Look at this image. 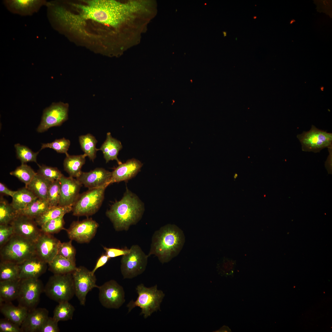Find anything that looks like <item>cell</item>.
<instances>
[{
  "instance_id": "44",
  "label": "cell",
  "mask_w": 332,
  "mask_h": 332,
  "mask_svg": "<svg viewBox=\"0 0 332 332\" xmlns=\"http://www.w3.org/2000/svg\"><path fill=\"white\" fill-rule=\"evenodd\" d=\"M58 322L53 317L48 316L44 322L39 332H59L60 329Z\"/></svg>"
},
{
  "instance_id": "7",
  "label": "cell",
  "mask_w": 332,
  "mask_h": 332,
  "mask_svg": "<svg viewBox=\"0 0 332 332\" xmlns=\"http://www.w3.org/2000/svg\"><path fill=\"white\" fill-rule=\"evenodd\" d=\"M108 186L89 189L80 195L72 206L73 215L89 216L95 214L101 207L104 197L105 190Z\"/></svg>"
},
{
  "instance_id": "14",
  "label": "cell",
  "mask_w": 332,
  "mask_h": 332,
  "mask_svg": "<svg viewBox=\"0 0 332 332\" xmlns=\"http://www.w3.org/2000/svg\"><path fill=\"white\" fill-rule=\"evenodd\" d=\"M10 224L14 234L34 243L42 232L34 219L18 213Z\"/></svg>"
},
{
  "instance_id": "1",
  "label": "cell",
  "mask_w": 332,
  "mask_h": 332,
  "mask_svg": "<svg viewBox=\"0 0 332 332\" xmlns=\"http://www.w3.org/2000/svg\"><path fill=\"white\" fill-rule=\"evenodd\" d=\"M145 210L143 202L137 196L127 189L122 198L107 211L106 215L118 231H127L141 219Z\"/></svg>"
},
{
  "instance_id": "30",
  "label": "cell",
  "mask_w": 332,
  "mask_h": 332,
  "mask_svg": "<svg viewBox=\"0 0 332 332\" xmlns=\"http://www.w3.org/2000/svg\"><path fill=\"white\" fill-rule=\"evenodd\" d=\"M49 207L47 200L38 198L17 212L35 219L44 213Z\"/></svg>"
},
{
  "instance_id": "43",
  "label": "cell",
  "mask_w": 332,
  "mask_h": 332,
  "mask_svg": "<svg viewBox=\"0 0 332 332\" xmlns=\"http://www.w3.org/2000/svg\"><path fill=\"white\" fill-rule=\"evenodd\" d=\"M0 332H22L20 326L6 318L0 320Z\"/></svg>"
},
{
  "instance_id": "28",
  "label": "cell",
  "mask_w": 332,
  "mask_h": 332,
  "mask_svg": "<svg viewBox=\"0 0 332 332\" xmlns=\"http://www.w3.org/2000/svg\"><path fill=\"white\" fill-rule=\"evenodd\" d=\"M12 198L10 204L17 211L22 210L38 198L34 193L25 187L17 191Z\"/></svg>"
},
{
  "instance_id": "27",
  "label": "cell",
  "mask_w": 332,
  "mask_h": 332,
  "mask_svg": "<svg viewBox=\"0 0 332 332\" xmlns=\"http://www.w3.org/2000/svg\"><path fill=\"white\" fill-rule=\"evenodd\" d=\"M49 269L54 274L72 273L77 268L74 263L57 254L48 263Z\"/></svg>"
},
{
  "instance_id": "22",
  "label": "cell",
  "mask_w": 332,
  "mask_h": 332,
  "mask_svg": "<svg viewBox=\"0 0 332 332\" xmlns=\"http://www.w3.org/2000/svg\"><path fill=\"white\" fill-rule=\"evenodd\" d=\"M0 310L6 318L20 327L28 312L25 308L16 306L11 302L0 304Z\"/></svg>"
},
{
  "instance_id": "49",
  "label": "cell",
  "mask_w": 332,
  "mask_h": 332,
  "mask_svg": "<svg viewBox=\"0 0 332 332\" xmlns=\"http://www.w3.org/2000/svg\"><path fill=\"white\" fill-rule=\"evenodd\" d=\"M237 174H235V175L234 176V178L235 179L237 177Z\"/></svg>"
},
{
  "instance_id": "35",
  "label": "cell",
  "mask_w": 332,
  "mask_h": 332,
  "mask_svg": "<svg viewBox=\"0 0 332 332\" xmlns=\"http://www.w3.org/2000/svg\"><path fill=\"white\" fill-rule=\"evenodd\" d=\"M33 169L26 164H22L10 174L18 178L25 184V187L30 182L36 174Z\"/></svg>"
},
{
  "instance_id": "26",
  "label": "cell",
  "mask_w": 332,
  "mask_h": 332,
  "mask_svg": "<svg viewBox=\"0 0 332 332\" xmlns=\"http://www.w3.org/2000/svg\"><path fill=\"white\" fill-rule=\"evenodd\" d=\"M52 183L37 172L30 182L25 187L38 198L47 200L48 190Z\"/></svg>"
},
{
  "instance_id": "20",
  "label": "cell",
  "mask_w": 332,
  "mask_h": 332,
  "mask_svg": "<svg viewBox=\"0 0 332 332\" xmlns=\"http://www.w3.org/2000/svg\"><path fill=\"white\" fill-rule=\"evenodd\" d=\"M47 263L36 255L19 264V279L38 278L45 273Z\"/></svg>"
},
{
  "instance_id": "8",
  "label": "cell",
  "mask_w": 332,
  "mask_h": 332,
  "mask_svg": "<svg viewBox=\"0 0 332 332\" xmlns=\"http://www.w3.org/2000/svg\"><path fill=\"white\" fill-rule=\"evenodd\" d=\"M304 152H319L322 149L332 147V133L311 125L308 131L297 135Z\"/></svg>"
},
{
  "instance_id": "13",
  "label": "cell",
  "mask_w": 332,
  "mask_h": 332,
  "mask_svg": "<svg viewBox=\"0 0 332 332\" xmlns=\"http://www.w3.org/2000/svg\"><path fill=\"white\" fill-rule=\"evenodd\" d=\"M99 224L91 218L74 221L66 230L69 238L79 243H89L95 236Z\"/></svg>"
},
{
  "instance_id": "25",
  "label": "cell",
  "mask_w": 332,
  "mask_h": 332,
  "mask_svg": "<svg viewBox=\"0 0 332 332\" xmlns=\"http://www.w3.org/2000/svg\"><path fill=\"white\" fill-rule=\"evenodd\" d=\"M85 154L78 155L66 156L63 162L64 170L72 177H78L82 172L81 169L85 162Z\"/></svg>"
},
{
  "instance_id": "37",
  "label": "cell",
  "mask_w": 332,
  "mask_h": 332,
  "mask_svg": "<svg viewBox=\"0 0 332 332\" xmlns=\"http://www.w3.org/2000/svg\"><path fill=\"white\" fill-rule=\"evenodd\" d=\"M64 215L57 218L49 220L41 226V230L42 232L49 234H53L59 232L64 229V226L65 222L64 219Z\"/></svg>"
},
{
  "instance_id": "23",
  "label": "cell",
  "mask_w": 332,
  "mask_h": 332,
  "mask_svg": "<svg viewBox=\"0 0 332 332\" xmlns=\"http://www.w3.org/2000/svg\"><path fill=\"white\" fill-rule=\"evenodd\" d=\"M122 147L120 141L113 137L111 133L108 132L105 141L99 149L102 152L106 163L110 160H115L120 165L122 163L118 158L117 156Z\"/></svg>"
},
{
  "instance_id": "16",
  "label": "cell",
  "mask_w": 332,
  "mask_h": 332,
  "mask_svg": "<svg viewBox=\"0 0 332 332\" xmlns=\"http://www.w3.org/2000/svg\"><path fill=\"white\" fill-rule=\"evenodd\" d=\"M60 182V196L58 205L73 206L80 194L82 184L77 180L71 176L66 177L63 175L59 180Z\"/></svg>"
},
{
  "instance_id": "21",
  "label": "cell",
  "mask_w": 332,
  "mask_h": 332,
  "mask_svg": "<svg viewBox=\"0 0 332 332\" xmlns=\"http://www.w3.org/2000/svg\"><path fill=\"white\" fill-rule=\"evenodd\" d=\"M48 315L49 311L45 308H36L28 311L21 326L22 332H39Z\"/></svg>"
},
{
  "instance_id": "24",
  "label": "cell",
  "mask_w": 332,
  "mask_h": 332,
  "mask_svg": "<svg viewBox=\"0 0 332 332\" xmlns=\"http://www.w3.org/2000/svg\"><path fill=\"white\" fill-rule=\"evenodd\" d=\"M21 279L0 281V302H11L17 299Z\"/></svg>"
},
{
  "instance_id": "29",
  "label": "cell",
  "mask_w": 332,
  "mask_h": 332,
  "mask_svg": "<svg viewBox=\"0 0 332 332\" xmlns=\"http://www.w3.org/2000/svg\"><path fill=\"white\" fill-rule=\"evenodd\" d=\"M72 210V206H61L58 205L49 207L44 213L34 219L38 225L41 227L46 222L65 215Z\"/></svg>"
},
{
  "instance_id": "45",
  "label": "cell",
  "mask_w": 332,
  "mask_h": 332,
  "mask_svg": "<svg viewBox=\"0 0 332 332\" xmlns=\"http://www.w3.org/2000/svg\"><path fill=\"white\" fill-rule=\"evenodd\" d=\"M103 248L105 254L110 259L121 255H123L128 253L130 249L125 247L124 248H108L104 247Z\"/></svg>"
},
{
  "instance_id": "40",
  "label": "cell",
  "mask_w": 332,
  "mask_h": 332,
  "mask_svg": "<svg viewBox=\"0 0 332 332\" xmlns=\"http://www.w3.org/2000/svg\"><path fill=\"white\" fill-rule=\"evenodd\" d=\"M60 196V182L59 180L53 182L49 188L47 201L49 207L58 205Z\"/></svg>"
},
{
  "instance_id": "2",
  "label": "cell",
  "mask_w": 332,
  "mask_h": 332,
  "mask_svg": "<svg viewBox=\"0 0 332 332\" xmlns=\"http://www.w3.org/2000/svg\"><path fill=\"white\" fill-rule=\"evenodd\" d=\"M185 241L180 228L174 224H166L153 233L148 255H155L162 264L168 263L179 254Z\"/></svg>"
},
{
  "instance_id": "39",
  "label": "cell",
  "mask_w": 332,
  "mask_h": 332,
  "mask_svg": "<svg viewBox=\"0 0 332 332\" xmlns=\"http://www.w3.org/2000/svg\"><path fill=\"white\" fill-rule=\"evenodd\" d=\"M37 173L52 182L59 180L63 175L57 168L43 164L39 166Z\"/></svg>"
},
{
  "instance_id": "15",
  "label": "cell",
  "mask_w": 332,
  "mask_h": 332,
  "mask_svg": "<svg viewBox=\"0 0 332 332\" xmlns=\"http://www.w3.org/2000/svg\"><path fill=\"white\" fill-rule=\"evenodd\" d=\"M60 242L52 234L42 232L35 243L36 255L48 264L57 254Z\"/></svg>"
},
{
  "instance_id": "36",
  "label": "cell",
  "mask_w": 332,
  "mask_h": 332,
  "mask_svg": "<svg viewBox=\"0 0 332 332\" xmlns=\"http://www.w3.org/2000/svg\"><path fill=\"white\" fill-rule=\"evenodd\" d=\"M17 158L19 160L22 164H26L30 162H34L37 164V158L39 152H34L26 146L19 143L14 145Z\"/></svg>"
},
{
  "instance_id": "50",
  "label": "cell",
  "mask_w": 332,
  "mask_h": 332,
  "mask_svg": "<svg viewBox=\"0 0 332 332\" xmlns=\"http://www.w3.org/2000/svg\"><path fill=\"white\" fill-rule=\"evenodd\" d=\"M223 34H224V35L225 36H226V32H224Z\"/></svg>"
},
{
  "instance_id": "9",
  "label": "cell",
  "mask_w": 332,
  "mask_h": 332,
  "mask_svg": "<svg viewBox=\"0 0 332 332\" xmlns=\"http://www.w3.org/2000/svg\"><path fill=\"white\" fill-rule=\"evenodd\" d=\"M44 287L38 278L21 279L17 298L18 305L25 308L28 311L36 308Z\"/></svg>"
},
{
  "instance_id": "10",
  "label": "cell",
  "mask_w": 332,
  "mask_h": 332,
  "mask_svg": "<svg viewBox=\"0 0 332 332\" xmlns=\"http://www.w3.org/2000/svg\"><path fill=\"white\" fill-rule=\"evenodd\" d=\"M69 108L68 103H52L44 110L37 131L43 132L52 127L61 125L68 119Z\"/></svg>"
},
{
  "instance_id": "3",
  "label": "cell",
  "mask_w": 332,
  "mask_h": 332,
  "mask_svg": "<svg viewBox=\"0 0 332 332\" xmlns=\"http://www.w3.org/2000/svg\"><path fill=\"white\" fill-rule=\"evenodd\" d=\"M138 296L135 301H129L127 305L129 313L134 308L139 307L141 309L140 315H143L146 319L154 312L160 310V306L165 294L157 289V285L147 287L143 283L136 288Z\"/></svg>"
},
{
  "instance_id": "6",
  "label": "cell",
  "mask_w": 332,
  "mask_h": 332,
  "mask_svg": "<svg viewBox=\"0 0 332 332\" xmlns=\"http://www.w3.org/2000/svg\"><path fill=\"white\" fill-rule=\"evenodd\" d=\"M129 252L122 256L121 260V271L124 279H132L142 274L148 262L146 255L140 246L133 245Z\"/></svg>"
},
{
  "instance_id": "42",
  "label": "cell",
  "mask_w": 332,
  "mask_h": 332,
  "mask_svg": "<svg viewBox=\"0 0 332 332\" xmlns=\"http://www.w3.org/2000/svg\"><path fill=\"white\" fill-rule=\"evenodd\" d=\"M14 234L13 228L10 224H0V247L1 248Z\"/></svg>"
},
{
  "instance_id": "4",
  "label": "cell",
  "mask_w": 332,
  "mask_h": 332,
  "mask_svg": "<svg viewBox=\"0 0 332 332\" xmlns=\"http://www.w3.org/2000/svg\"><path fill=\"white\" fill-rule=\"evenodd\" d=\"M1 261L20 264L36 255L35 243L14 234L0 248Z\"/></svg>"
},
{
  "instance_id": "41",
  "label": "cell",
  "mask_w": 332,
  "mask_h": 332,
  "mask_svg": "<svg viewBox=\"0 0 332 332\" xmlns=\"http://www.w3.org/2000/svg\"><path fill=\"white\" fill-rule=\"evenodd\" d=\"M72 240L61 243L59 245L57 254L74 263H76V249L72 245Z\"/></svg>"
},
{
  "instance_id": "31",
  "label": "cell",
  "mask_w": 332,
  "mask_h": 332,
  "mask_svg": "<svg viewBox=\"0 0 332 332\" xmlns=\"http://www.w3.org/2000/svg\"><path fill=\"white\" fill-rule=\"evenodd\" d=\"M79 140L84 154L93 161L96 157L97 152L100 150L96 148L97 141L95 137L91 134L88 133L80 136Z\"/></svg>"
},
{
  "instance_id": "12",
  "label": "cell",
  "mask_w": 332,
  "mask_h": 332,
  "mask_svg": "<svg viewBox=\"0 0 332 332\" xmlns=\"http://www.w3.org/2000/svg\"><path fill=\"white\" fill-rule=\"evenodd\" d=\"M75 295L80 304L85 306L88 293L95 288H98L97 285V279L95 274L84 266L77 267L72 273Z\"/></svg>"
},
{
  "instance_id": "38",
  "label": "cell",
  "mask_w": 332,
  "mask_h": 332,
  "mask_svg": "<svg viewBox=\"0 0 332 332\" xmlns=\"http://www.w3.org/2000/svg\"><path fill=\"white\" fill-rule=\"evenodd\" d=\"M70 144V142L69 140L63 138L56 139L50 143L42 144L40 150L46 148H49L53 149L57 153H65L66 156L69 154L67 151Z\"/></svg>"
},
{
  "instance_id": "5",
  "label": "cell",
  "mask_w": 332,
  "mask_h": 332,
  "mask_svg": "<svg viewBox=\"0 0 332 332\" xmlns=\"http://www.w3.org/2000/svg\"><path fill=\"white\" fill-rule=\"evenodd\" d=\"M44 291L49 298L58 303L69 301L75 295L72 273L54 274L49 279Z\"/></svg>"
},
{
  "instance_id": "48",
  "label": "cell",
  "mask_w": 332,
  "mask_h": 332,
  "mask_svg": "<svg viewBox=\"0 0 332 332\" xmlns=\"http://www.w3.org/2000/svg\"><path fill=\"white\" fill-rule=\"evenodd\" d=\"M295 22V20H294L292 19L291 20V21H290V24H292L293 22Z\"/></svg>"
},
{
  "instance_id": "33",
  "label": "cell",
  "mask_w": 332,
  "mask_h": 332,
  "mask_svg": "<svg viewBox=\"0 0 332 332\" xmlns=\"http://www.w3.org/2000/svg\"><path fill=\"white\" fill-rule=\"evenodd\" d=\"M75 310L74 307L69 301L61 302L55 307L53 318L57 322L71 320Z\"/></svg>"
},
{
  "instance_id": "47",
  "label": "cell",
  "mask_w": 332,
  "mask_h": 332,
  "mask_svg": "<svg viewBox=\"0 0 332 332\" xmlns=\"http://www.w3.org/2000/svg\"><path fill=\"white\" fill-rule=\"evenodd\" d=\"M16 191H13L8 188L4 184L0 183V192L12 197L16 192Z\"/></svg>"
},
{
  "instance_id": "19",
  "label": "cell",
  "mask_w": 332,
  "mask_h": 332,
  "mask_svg": "<svg viewBox=\"0 0 332 332\" xmlns=\"http://www.w3.org/2000/svg\"><path fill=\"white\" fill-rule=\"evenodd\" d=\"M142 166L140 161L134 158L128 160L125 163L119 165L111 172L109 184L131 179L137 174Z\"/></svg>"
},
{
  "instance_id": "17",
  "label": "cell",
  "mask_w": 332,
  "mask_h": 332,
  "mask_svg": "<svg viewBox=\"0 0 332 332\" xmlns=\"http://www.w3.org/2000/svg\"><path fill=\"white\" fill-rule=\"evenodd\" d=\"M3 4L10 12L21 16H30L38 12L47 2L44 0H5Z\"/></svg>"
},
{
  "instance_id": "34",
  "label": "cell",
  "mask_w": 332,
  "mask_h": 332,
  "mask_svg": "<svg viewBox=\"0 0 332 332\" xmlns=\"http://www.w3.org/2000/svg\"><path fill=\"white\" fill-rule=\"evenodd\" d=\"M18 214L15 210L6 200L1 197L0 201V224H8L15 219Z\"/></svg>"
},
{
  "instance_id": "11",
  "label": "cell",
  "mask_w": 332,
  "mask_h": 332,
  "mask_svg": "<svg viewBox=\"0 0 332 332\" xmlns=\"http://www.w3.org/2000/svg\"><path fill=\"white\" fill-rule=\"evenodd\" d=\"M98 288L100 302L106 308L118 309L125 301L123 287L114 280L105 282Z\"/></svg>"
},
{
  "instance_id": "32",
  "label": "cell",
  "mask_w": 332,
  "mask_h": 332,
  "mask_svg": "<svg viewBox=\"0 0 332 332\" xmlns=\"http://www.w3.org/2000/svg\"><path fill=\"white\" fill-rule=\"evenodd\" d=\"M18 264L10 261H1L0 281L19 279Z\"/></svg>"
},
{
  "instance_id": "46",
  "label": "cell",
  "mask_w": 332,
  "mask_h": 332,
  "mask_svg": "<svg viewBox=\"0 0 332 332\" xmlns=\"http://www.w3.org/2000/svg\"><path fill=\"white\" fill-rule=\"evenodd\" d=\"M110 259L105 253H103L98 259L92 272L94 274L97 269L105 265Z\"/></svg>"
},
{
  "instance_id": "18",
  "label": "cell",
  "mask_w": 332,
  "mask_h": 332,
  "mask_svg": "<svg viewBox=\"0 0 332 332\" xmlns=\"http://www.w3.org/2000/svg\"><path fill=\"white\" fill-rule=\"evenodd\" d=\"M111 172L102 168H97L88 172H82L77 180L89 189L108 186Z\"/></svg>"
}]
</instances>
